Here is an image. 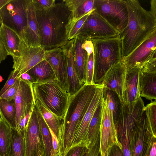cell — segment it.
Returning a JSON list of instances; mask_svg holds the SVG:
<instances>
[{"mask_svg": "<svg viewBox=\"0 0 156 156\" xmlns=\"http://www.w3.org/2000/svg\"><path fill=\"white\" fill-rule=\"evenodd\" d=\"M87 150L85 147L76 146L70 148L66 154L56 156H83Z\"/></svg>", "mask_w": 156, "mask_h": 156, "instance_id": "cell-41", "label": "cell"}, {"mask_svg": "<svg viewBox=\"0 0 156 156\" xmlns=\"http://www.w3.org/2000/svg\"><path fill=\"white\" fill-rule=\"evenodd\" d=\"M10 0H0V26L2 23L1 17V12L3 7Z\"/></svg>", "mask_w": 156, "mask_h": 156, "instance_id": "cell-51", "label": "cell"}, {"mask_svg": "<svg viewBox=\"0 0 156 156\" xmlns=\"http://www.w3.org/2000/svg\"><path fill=\"white\" fill-rule=\"evenodd\" d=\"M119 33L94 11L90 14L76 36L86 39H103L119 36Z\"/></svg>", "mask_w": 156, "mask_h": 156, "instance_id": "cell-9", "label": "cell"}, {"mask_svg": "<svg viewBox=\"0 0 156 156\" xmlns=\"http://www.w3.org/2000/svg\"><path fill=\"white\" fill-rule=\"evenodd\" d=\"M102 98L105 101L108 108L112 112L115 126L120 114L122 105L119 98L115 92L104 87Z\"/></svg>", "mask_w": 156, "mask_h": 156, "instance_id": "cell-29", "label": "cell"}, {"mask_svg": "<svg viewBox=\"0 0 156 156\" xmlns=\"http://www.w3.org/2000/svg\"><path fill=\"white\" fill-rule=\"evenodd\" d=\"M99 85L85 84L76 93L70 96L68 107L59 129L58 155L66 154L71 147L76 131Z\"/></svg>", "mask_w": 156, "mask_h": 156, "instance_id": "cell-1", "label": "cell"}, {"mask_svg": "<svg viewBox=\"0 0 156 156\" xmlns=\"http://www.w3.org/2000/svg\"><path fill=\"white\" fill-rule=\"evenodd\" d=\"M94 53L88 56L86 68V80L85 84H92L94 72Z\"/></svg>", "mask_w": 156, "mask_h": 156, "instance_id": "cell-37", "label": "cell"}, {"mask_svg": "<svg viewBox=\"0 0 156 156\" xmlns=\"http://www.w3.org/2000/svg\"><path fill=\"white\" fill-rule=\"evenodd\" d=\"M91 40L94 46L93 83L100 85L109 69L122 60L121 40L119 35Z\"/></svg>", "mask_w": 156, "mask_h": 156, "instance_id": "cell-4", "label": "cell"}, {"mask_svg": "<svg viewBox=\"0 0 156 156\" xmlns=\"http://www.w3.org/2000/svg\"><path fill=\"white\" fill-rule=\"evenodd\" d=\"M25 156H44V146L40 130L37 110L34 105L25 129Z\"/></svg>", "mask_w": 156, "mask_h": 156, "instance_id": "cell-12", "label": "cell"}, {"mask_svg": "<svg viewBox=\"0 0 156 156\" xmlns=\"http://www.w3.org/2000/svg\"><path fill=\"white\" fill-rule=\"evenodd\" d=\"M139 87L141 97L151 101L156 100V73L144 72L140 70Z\"/></svg>", "mask_w": 156, "mask_h": 156, "instance_id": "cell-25", "label": "cell"}, {"mask_svg": "<svg viewBox=\"0 0 156 156\" xmlns=\"http://www.w3.org/2000/svg\"><path fill=\"white\" fill-rule=\"evenodd\" d=\"M0 112L12 128L16 129V109L14 99L7 101L0 99Z\"/></svg>", "mask_w": 156, "mask_h": 156, "instance_id": "cell-33", "label": "cell"}, {"mask_svg": "<svg viewBox=\"0 0 156 156\" xmlns=\"http://www.w3.org/2000/svg\"><path fill=\"white\" fill-rule=\"evenodd\" d=\"M73 39L68 40L62 47L66 64L70 96L76 93L84 85L78 76L73 56Z\"/></svg>", "mask_w": 156, "mask_h": 156, "instance_id": "cell-19", "label": "cell"}, {"mask_svg": "<svg viewBox=\"0 0 156 156\" xmlns=\"http://www.w3.org/2000/svg\"><path fill=\"white\" fill-rule=\"evenodd\" d=\"M27 72L34 79L36 82H44L52 79L56 80L52 68L44 59L37 64Z\"/></svg>", "mask_w": 156, "mask_h": 156, "instance_id": "cell-27", "label": "cell"}, {"mask_svg": "<svg viewBox=\"0 0 156 156\" xmlns=\"http://www.w3.org/2000/svg\"><path fill=\"white\" fill-rule=\"evenodd\" d=\"M3 80V79L2 78V77L0 75V82H2Z\"/></svg>", "mask_w": 156, "mask_h": 156, "instance_id": "cell-52", "label": "cell"}, {"mask_svg": "<svg viewBox=\"0 0 156 156\" xmlns=\"http://www.w3.org/2000/svg\"><path fill=\"white\" fill-rule=\"evenodd\" d=\"M49 129L52 139V147L53 151V156H56L58 154L59 152V145L58 139L57 137L52 130L50 129Z\"/></svg>", "mask_w": 156, "mask_h": 156, "instance_id": "cell-46", "label": "cell"}, {"mask_svg": "<svg viewBox=\"0 0 156 156\" xmlns=\"http://www.w3.org/2000/svg\"><path fill=\"white\" fill-rule=\"evenodd\" d=\"M31 88L34 99L59 118L63 119L70 95L55 79L34 83L31 84Z\"/></svg>", "mask_w": 156, "mask_h": 156, "instance_id": "cell-5", "label": "cell"}, {"mask_svg": "<svg viewBox=\"0 0 156 156\" xmlns=\"http://www.w3.org/2000/svg\"><path fill=\"white\" fill-rule=\"evenodd\" d=\"M86 39L76 36L73 38V53L74 60L79 78L81 82L84 85L86 80V68L88 55L82 47V44Z\"/></svg>", "mask_w": 156, "mask_h": 156, "instance_id": "cell-23", "label": "cell"}, {"mask_svg": "<svg viewBox=\"0 0 156 156\" xmlns=\"http://www.w3.org/2000/svg\"><path fill=\"white\" fill-rule=\"evenodd\" d=\"M14 100L16 109L17 129L21 120L34 104L31 85L20 78L19 84Z\"/></svg>", "mask_w": 156, "mask_h": 156, "instance_id": "cell-17", "label": "cell"}, {"mask_svg": "<svg viewBox=\"0 0 156 156\" xmlns=\"http://www.w3.org/2000/svg\"><path fill=\"white\" fill-rule=\"evenodd\" d=\"M34 105L41 114L49 128L58 137L59 129L62 119L49 111L38 101L34 99Z\"/></svg>", "mask_w": 156, "mask_h": 156, "instance_id": "cell-32", "label": "cell"}, {"mask_svg": "<svg viewBox=\"0 0 156 156\" xmlns=\"http://www.w3.org/2000/svg\"><path fill=\"white\" fill-rule=\"evenodd\" d=\"M0 155L9 156L11 141L12 128L0 112Z\"/></svg>", "mask_w": 156, "mask_h": 156, "instance_id": "cell-28", "label": "cell"}, {"mask_svg": "<svg viewBox=\"0 0 156 156\" xmlns=\"http://www.w3.org/2000/svg\"><path fill=\"white\" fill-rule=\"evenodd\" d=\"M63 2L70 12L66 26V35L80 19L94 10V0H63Z\"/></svg>", "mask_w": 156, "mask_h": 156, "instance_id": "cell-20", "label": "cell"}, {"mask_svg": "<svg viewBox=\"0 0 156 156\" xmlns=\"http://www.w3.org/2000/svg\"><path fill=\"white\" fill-rule=\"evenodd\" d=\"M117 145L122 149L115 127L112 111L102 98V113L100 131V151L101 156H107L111 147Z\"/></svg>", "mask_w": 156, "mask_h": 156, "instance_id": "cell-10", "label": "cell"}, {"mask_svg": "<svg viewBox=\"0 0 156 156\" xmlns=\"http://www.w3.org/2000/svg\"><path fill=\"white\" fill-rule=\"evenodd\" d=\"M107 156H124L122 149L114 145L110 148Z\"/></svg>", "mask_w": 156, "mask_h": 156, "instance_id": "cell-47", "label": "cell"}, {"mask_svg": "<svg viewBox=\"0 0 156 156\" xmlns=\"http://www.w3.org/2000/svg\"><path fill=\"white\" fill-rule=\"evenodd\" d=\"M146 118L144 111L140 120L131 134L129 144L131 156H142L148 138L152 135L148 129Z\"/></svg>", "mask_w": 156, "mask_h": 156, "instance_id": "cell-18", "label": "cell"}, {"mask_svg": "<svg viewBox=\"0 0 156 156\" xmlns=\"http://www.w3.org/2000/svg\"><path fill=\"white\" fill-rule=\"evenodd\" d=\"M25 130L20 131L12 128L11 141L9 156H25Z\"/></svg>", "mask_w": 156, "mask_h": 156, "instance_id": "cell-31", "label": "cell"}, {"mask_svg": "<svg viewBox=\"0 0 156 156\" xmlns=\"http://www.w3.org/2000/svg\"><path fill=\"white\" fill-rule=\"evenodd\" d=\"M142 156H156V137L152 135L148 138Z\"/></svg>", "mask_w": 156, "mask_h": 156, "instance_id": "cell-35", "label": "cell"}, {"mask_svg": "<svg viewBox=\"0 0 156 156\" xmlns=\"http://www.w3.org/2000/svg\"><path fill=\"white\" fill-rule=\"evenodd\" d=\"M7 56L6 51L0 38V63L6 58Z\"/></svg>", "mask_w": 156, "mask_h": 156, "instance_id": "cell-49", "label": "cell"}, {"mask_svg": "<svg viewBox=\"0 0 156 156\" xmlns=\"http://www.w3.org/2000/svg\"><path fill=\"white\" fill-rule=\"evenodd\" d=\"M156 32L122 59L127 69L136 67L142 69L148 61L156 57Z\"/></svg>", "mask_w": 156, "mask_h": 156, "instance_id": "cell-13", "label": "cell"}, {"mask_svg": "<svg viewBox=\"0 0 156 156\" xmlns=\"http://www.w3.org/2000/svg\"><path fill=\"white\" fill-rule=\"evenodd\" d=\"M103 87V85L100 84L97 88L89 107L76 131L71 148L76 146L86 147L89 125L95 110L102 100Z\"/></svg>", "mask_w": 156, "mask_h": 156, "instance_id": "cell-14", "label": "cell"}, {"mask_svg": "<svg viewBox=\"0 0 156 156\" xmlns=\"http://www.w3.org/2000/svg\"><path fill=\"white\" fill-rule=\"evenodd\" d=\"M140 69L136 67L127 69L124 86L123 103L135 102L141 97L139 87Z\"/></svg>", "mask_w": 156, "mask_h": 156, "instance_id": "cell-22", "label": "cell"}, {"mask_svg": "<svg viewBox=\"0 0 156 156\" xmlns=\"http://www.w3.org/2000/svg\"><path fill=\"white\" fill-rule=\"evenodd\" d=\"M140 70L144 72L156 73V57L147 61Z\"/></svg>", "mask_w": 156, "mask_h": 156, "instance_id": "cell-42", "label": "cell"}, {"mask_svg": "<svg viewBox=\"0 0 156 156\" xmlns=\"http://www.w3.org/2000/svg\"><path fill=\"white\" fill-rule=\"evenodd\" d=\"M150 8L149 12L156 19V0H151L150 2Z\"/></svg>", "mask_w": 156, "mask_h": 156, "instance_id": "cell-50", "label": "cell"}, {"mask_svg": "<svg viewBox=\"0 0 156 156\" xmlns=\"http://www.w3.org/2000/svg\"><path fill=\"white\" fill-rule=\"evenodd\" d=\"M37 109L40 130L44 146V156H53L52 139L49 129L41 114L37 108Z\"/></svg>", "mask_w": 156, "mask_h": 156, "instance_id": "cell-30", "label": "cell"}, {"mask_svg": "<svg viewBox=\"0 0 156 156\" xmlns=\"http://www.w3.org/2000/svg\"><path fill=\"white\" fill-rule=\"evenodd\" d=\"M34 104L27 113L25 116L21 121L17 129L20 131H23L25 129L30 118Z\"/></svg>", "mask_w": 156, "mask_h": 156, "instance_id": "cell-44", "label": "cell"}, {"mask_svg": "<svg viewBox=\"0 0 156 156\" xmlns=\"http://www.w3.org/2000/svg\"><path fill=\"white\" fill-rule=\"evenodd\" d=\"M94 9L119 34L127 25L128 14L126 0H94Z\"/></svg>", "mask_w": 156, "mask_h": 156, "instance_id": "cell-7", "label": "cell"}, {"mask_svg": "<svg viewBox=\"0 0 156 156\" xmlns=\"http://www.w3.org/2000/svg\"><path fill=\"white\" fill-rule=\"evenodd\" d=\"M27 0H10L3 8L2 23L9 27L24 42L27 23Z\"/></svg>", "mask_w": 156, "mask_h": 156, "instance_id": "cell-8", "label": "cell"}, {"mask_svg": "<svg viewBox=\"0 0 156 156\" xmlns=\"http://www.w3.org/2000/svg\"><path fill=\"white\" fill-rule=\"evenodd\" d=\"M27 23L24 42L30 46H40V37L36 10L32 0H27Z\"/></svg>", "mask_w": 156, "mask_h": 156, "instance_id": "cell-21", "label": "cell"}, {"mask_svg": "<svg viewBox=\"0 0 156 156\" xmlns=\"http://www.w3.org/2000/svg\"><path fill=\"white\" fill-rule=\"evenodd\" d=\"M82 48L85 50L89 56L94 52V46L90 39H85L82 44Z\"/></svg>", "mask_w": 156, "mask_h": 156, "instance_id": "cell-45", "label": "cell"}, {"mask_svg": "<svg viewBox=\"0 0 156 156\" xmlns=\"http://www.w3.org/2000/svg\"><path fill=\"white\" fill-rule=\"evenodd\" d=\"M100 147V135L95 144L90 150L87 149L83 156H101Z\"/></svg>", "mask_w": 156, "mask_h": 156, "instance_id": "cell-43", "label": "cell"}, {"mask_svg": "<svg viewBox=\"0 0 156 156\" xmlns=\"http://www.w3.org/2000/svg\"><path fill=\"white\" fill-rule=\"evenodd\" d=\"M0 156H2L1 155H0Z\"/></svg>", "mask_w": 156, "mask_h": 156, "instance_id": "cell-53", "label": "cell"}, {"mask_svg": "<svg viewBox=\"0 0 156 156\" xmlns=\"http://www.w3.org/2000/svg\"><path fill=\"white\" fill-rule=\"evenodd\" d=\"M102 101V99L95 110L89 125L86 147L89 150H90L95 144L100 135Z\"/></svg>", "mask_w": 156, "mask_h": 156, "instance_id": "cell-26", "label": "cell"}, {"mask_svg": "<svg viewBox=\"0 0 156 156\" xmlns=\"http://www.w3.org/2000/svg\"><path fill=\"white\" fill-rule=\"evenodd\" d=\"M0 38L8 55L16 56L22 40L11 29L2 23L0 26Z\"/></svg>", "mask_w": 156, "mask_h": 156, "instance_id": "cell-24", "label": "cell"}, {"mask_svg": "<svg viewBox=\"0 0 156 156\" xmlns=\"http://www.w3.org/2000/svg\"><path fill=\"white\" fill-rule=\"evenodd\" d=\"M146 120L148 129L152 135L156 137V100L145 106Z\"/></svg>", "mask_w": 156, "mask_h": 156, "instance_id": "cell-34", "label": "cell"}, {"mask_svg": "<svg viewBox=\"0 0 156 156\" xmlns=\"http://www.w3.org/2000/svg\"><path fill=\"white\" fill-rule=\"evenodd\" d=\"M144 106L141 97L136 102L122 104L115 125L122 150L129 149V144L131 134L142 117Z\"/></svg>", "mask_w": 156, "mask_h": 156, "instance_id": "cell-6", "label": "cell"}, {"mask_svg": "<svg viewBox=\"0 0 156 156\" xmlns=\"http://www.w3.org/2000/svg\"><path fill=\"white\" fill-rule=\"evenodd\" d=\"M45 51L41 46H30L22 40L16 56L12 57L13 70L18 71L20 75L27 72L44 59Z\"/></svg>", "mask_w": 156, "mask_h": 156, "instance_id": "cell-11", "label": "cell"}, {"mask_svg": "<svg viewBox=\"0 0 156 156\" xmlns=\"http://www.w3.org/2000/svg\"><path fill=\"white\" fill-rule=\"evenodd\" d=\"M40 45L45 50L62 47L67 42L66 26L70 12L64 3L48 10H36Z\"/></svg>", "mask_w": 156, "mask_h": 156, "instance_id": "cell-3", "label": "cell"}, {"mask_svg": "<svg viewBox=\"0 0 156 156\" xmlns=\"http://www.w3.org/2000/svg\"><path fill=\"white\" fill-rule=\"evenodd\" d=\"M19 77L22 80L31 85L36 82L34 79L27 72L22 74Z\"/></svg>", "mask_w": 156, "mask_h": 156, "instance_id": "cell-48", "label": "cell"}, {"mask_svg": "<svg viewBox=\"0 0 156 156\" xmlns=\"http://www.w3.org/2000/svg\"><path fill=\"white\" fill-rule=\"evenodd\" d=\"M127 69L121 60L109 69L101 83L104 87L117 94L122 105L123 103L124 86Z\"/></svg>", "mask_w": 156, "mask_h": 156, "instance_id": "cell-16", "label": "cell"}, {"mask_svg": "<svg viewBox=\"0 0 156 156\" xmlns=\"http://www.w3.org/2000/svg\"><path fill=\"white\" fill-rule=\"evenodd\" d=\"M36 10H48L54 6L55 0H32Z\"/></svg>", "mask_w": 156, "mask_h": 156, "instance_id": "cell-36", "label": "cell"}, {"mask_svg": "<svg viewBox=\"0 0 156 156\" xmlns=\"http://www.w3.org/2000/svg\"><path fill=\"white\" fill-rule=\"evenodd\" d=\"M128 20L119 35L122 59L156 32V19L137 0H126Z\"/></svg>", "mask_w": 156, "mask_h": 156, "instance_id": "cell-2", "label": "cell"}, {"mask_svg": "<svg viewBox=\"0 0 156 156\" xmlns=\"http://www.w3.org/2000/svg\"><path fill=\"white\" fill-rule=\"evenodd\" d=\"M19 83L20 77L12 86L6 90L0 97V99H4L8 101L14 99Z\"/></svg>", "mask_w": 156, "mask_h": 156, "instance_id": "cell-39", "label": "cell"}, {"mask_svg": "<svg viewBox=\"0 0 156 156\" xmlns=\"http://www.w3.org/2000/svg\"><path fill=\"white\" fill-rule=\"evenodd\" d=\"M92 11L84 15L75 23L67 36L68 41L72 40L76 37L78 32L81 28L90 14Z\"/></svg>", "mask_w": 156, "mask_h": 156, "instance_id": "cell-38", "label": "cell"}, {"mask_svg": "<svg viewBox=\"0 0 156 156\" xmlns=\"http://www.w3.org/2000/svg\"><path fill=\"white\" fill-rule=\"evenodd\" d=\"M20 76V74L17 71L13 70L11 72L6 83L0 91V97L19 78Z\"/></svg>", "mask_w": 156, "mask_h": 156, "instance_id": "cell-40", "label": "cell"}, {"mask_svg": "<svg viewBox=\"0 0 156 156\" xmlns=\"http://www.w3.org/2000/svg\"><path fill=\"white\" fill-rule=\"evenodd\" d=\"M44 60L52 68L56 80L69 95L66 64L62 48L45 50Z\"/></svg>", "mask_w": 156, "mask_h": 156, "instance_id": "cell-15", "label": "cell"}]
</instances>
